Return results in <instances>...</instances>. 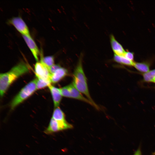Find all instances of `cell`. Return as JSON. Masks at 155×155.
Listing matches in <instances>:
<instances>
[{
  "label": "cell",
  "instance_id": "obj_1",
  "mask_svg": "<svg viewBox=\"0 0 155 155\" xmlns=\"http://www.w3.org/2000/svg\"><path fill=\"white\" fill-rule=\"evenodd\" d=\"M28 65L21 61L9 71L0 75V93L2 97L11 84L17 79L29 71Z\"/></svg>",
  "mask_w": 155,
  "mask_h": 155
},
{
  "label": "cell",
  "instance_id": "obj_2",
  "mask_svg": "<svg viewBox=\"0 0 155 155\" xmlns=\"http://www.w3.org/2000/svg\"><path fill=\"white\" fill-rule=\"evenodd\" d=\"M82 55H81L78 64L74 70L72 84L80 93L84 94L97 109L100 108L94 102L90 95L88 86L87 79L82 67Z\"/></svg>",
  "mask_w": 155,
  "mask_h": 155
},
{
  "label": "cell",
  "instance_id": "obj_3",
  "mask_svg": "<svg viewBox=\"0 0 155 155\" xmlns=\"http://www.w3.org/2000/svg\"><path fill=\"white\" fill-rule=\"evenodd\" d=\"M37 78L31 81L24 86L14 97L10 104L11 108L13 109L30 96L37 89Z\"/></svg>",
  "mask_w": 155,
  "mask_h": 155
},
{
  "label": "cell",
  "instance_id": "obj_4",
  "mask_svg": "<svg viewBox=\"0 0 155 155\" xmlns=\"http://www.w3.org/2000/svg\"><path fill=\"white\" fill-rule=\"evenodd\" d=\"M62 96L80 100L94 106L92 103L87 98L84 97L72 84L60 88Z\"/></svg>",
  "mask_w": 155,
  "mask_h": 155
},
{
  "label": "cell",
  "instance_id": "obj_5",
  "mask_svg": "<svg viewBox=\"0 0 155 155\" xmlns=\"http://www.w3.org/2000/svg\"><path fill=\"white\" fill-rule=\"evenodd\" d=\"M73 127V126L67 121H58L52 117L48 126L44 130V132L47 134H51L63 130L71 129Z\"/></svg>",
  "mask_w": 155,
  "mask_h": 155
},
{
  "label": "cell",
  "instance_id": "obj_6",
  "mask_svg": "<svg viewBox=\"0 0 155 155\" xmlns=\"http://www.w3.org/2000/svg\"><path fill=\"white\" fill-rule=\"evenodd\" d=\"M8 23L13 25L22 35L31 36L27 25L20 16L12 18L8 20Z\"/></svg>",
  "mask_w": 155,
  "mask_h": 155
},
{
  "label": "cell",
  "instance_id": "obj_7",
  "mask_svg": "<svg viewBox=\"0 0 155 155\" xmlns=\"http://www.w3.org/2000/svg\"><path fill=\"white\" fill-rule=\"evenodd\" d=\"M34 71L37 78L45 80H50L51 74L48 68L40 61L35 63Z\"/></svg>",
  "mask_w": 155,
  "mask_h": 155
},
{
  "label": "cell",
  "instance_id": "obj_8",
  "mask_svg": "<svg viewBox=\"0 0 155 155\" xmlns=\"http://www.w3.org/2000/svg\"><path fill=\"white\" fill-rule=\"evenodd\" d=\"M48 87L52 97L54 107L55 108L59 107L62 96L60 88H57L51 84Z\"/></svg>",
  "mask_w": 155,
  "mask_h": 155
},
{
  "label": "cell",
  "instance_id": "obj_9",
  "mask_svg": "<svg viewBox=\"0 0 155 155\" xmlns=\"http://www.w3.org/2000/svg\"><path fill=\"white\" fill-rule=\"evenodd\" d=\"M110 38L111 47L114 54L123 56L126 51L122 45L116 39L113 35H111Z\"/></svg>",
  "mask_w": 155,
  "mask_h": 155
},
{
  "label": "cell",
  "instance_id": "obj_10",
  "mask_svg": "<svg viewBox=\"0 0 155 155\" xmlns=\"http://www.w3.org/2000/svg\"><path fill=\"white\" fill-rule=\"evenodd\" d=\"M22 36L30 49L35 59L37 61H38L39 51L36 43L31 36L24 35H22Z\"/></svg>",
  "mask_w": 155,
  "mask_h": 155
},
{
  "label": "cell",
  "instance_id": "obj_11",
  "mask_svg": "<svg viewBox=\"0 0 155 155\" xmlns=\"http://www.w3.org/2000/svg\"><path fill=\"white\" fill-rule=\"evenodd\" d=\"M67 73V70L61 67L51 74L50 77L51 82L53 84L57 83L66 76Z\"/></svg>",
  "mask_w": 155,
  "mask_h": 155
},
{
  "label": "cell",
  "instance_id": "obj_12",
  "mask_svg": "<svg viewBox=\"0 0 155 155\" xmlns=\"http://www.w3.org/2000/svg\"><path fill=\"white\" fill-rule=\"evenodd\" d=\"M150 62L148 61L140 62H134L133 66L137 71L143 73L150 70Z\"/></svg>",
  "mask_w": 155,
  "mask_h": 155
},
{
  "label": "cell",
  "instance_id": "obj_13",
  "mask_svg": "<svg viewBox=\"0 0 155 155\" xmlns=\"http://www.w3.org/2000/svg\"><path fill=\"white\" fill-rule=\"evenodd\" d=\"M113 59L115 62L118 63L129 66H133L134 62V61L127 59L123 56L118 55L115 54Z\"/></svg>",
  "mask_w": 155,
  "mask_h": 155
},
{
  "label": "cell",
  "instance_id": "obj_14",
  "mask_svg": "<svg viewBox=\"0 0 155 155\" xmlns=\"http://www.w3.org/2000/svg\"><path fill=\"white\" fill-rule=\"evenodd\" d=\"M52 118L58 121H66L64 113L59 107L55 108L54 109Z\"/></svg>",
  "mask_w": 155,
  "mask_h": 155
},
{
  "label": "cell",
  "instance_id": "obj_15",
  "mask_svg": "<svg viewBox=\"0 0 155 155\" xmlns=\"http://www.w3.org/2000/svg\"><path fill=\"white\" fill-rule=\"evenodd\" d=\"M143 81L146 82H152L155 77V69L150 70L148 72L142 74Z\"/></svg>",
  "mask_w": 155,
  "mask_h": 155
},
{
  "label": "cell",
  "instance_id": "obj_16",
  "mask_svg": "<svg viewBox=\"0 0 155 155\" xmlns=\"http://www.w3.org/2000/svg\"><path fill=\"white\" fill-rule=\"evenodd\" d=\"M48 69L54 65V57L53 56H48L44 57L41 56L40 61Z\"/></svg>",
  "mask_w": 155,
  "mask_h": 155
},
{
  "label": "cell",
  "instance_id": "obj_17",
  "mask_svg": "<svg viewBox=\"0 0 155 155\" xmlns=\"http://www.w3.org/2000/svg\"><path fill=\"white\" fill-rule=\"evenodd\" d=\"M37 79L36 85L37 90L48 87L51 83L50 80H45L39 78Z\"/></svg>",
  "mask_w": 155,
  "mask_h": 155
},
{
  "label": "cell",
  "instance_id": "obj_18",
  "mask_svg": "<svg viewBox=\"0 0 155 155\" xmlns=\"http://www.w3.org/2000/svg\"><path fill=\"white\" fill-rule=\"evenodd\" d=\"M123 56L127 59L134 61V53L133 52L127 51Z\"/></svg>",
  "mask_w": 155,
  "mask_h": 155
},
{
  "label": "cell",
  "instance_id": "obj_19",
  "mask_svg": "<svg viewBox=\"0 0 155 155\" xmlns=\"http://www.w3.org/2000/svg\"><path fill=\"white\" fill-rule=\"evenodd\" d=\"M61 67L59 64H54L49 69L50 73L52 74Z\"/></svg>",
  "mask_w": 155,
  "mask_h": 155
},
{
  "label": "cell",
  "instance_id": "obj_20",
  "mask_svg": "<svg viewBox=\"0 0 155 155\" xmlns=\"http://www.w3.org/2000/svg\"><path fill=\"white\" fill-rule=\"evenodd\" d=\"M133 155H142L141 146L140 145L137 149Z\"/></svg>",
  "mask_w": 155,
  "mask_h": 155
},
{
  "label": "cell",
  "instance_id": "obj_21",
  "mask_svg": "<svg viewBox=\"0 0 155 155\" xmlns=\"http://www.w3.org/2000/svg\"><path fill=\"white\" fill-rule=\"evenodd\" d=\"M152 83H154L155 84V77L154 78Z\"/></svg>",
  "mask_w": 155,
  "mask_h": 155
},
{
  "label": "cell",
  "instance_id": "obj_22",
  "mask_svg": "<svg viewBox=\"0 0 155 155\" xmlns=\"http://www.w3.org/2000/svg\"><path fill=\"white\" fill-rule=\"evenodd\" d=\"M151 155H155V152H153Z\"/></svg>",
  "mask_w": 155,
  "mask_h": 155
}]
</instances>
